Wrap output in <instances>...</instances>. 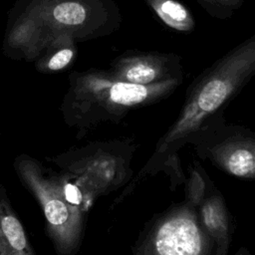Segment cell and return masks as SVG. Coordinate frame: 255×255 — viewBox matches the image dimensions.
I'll return each instance as SVG.
<instances>
[{"label": "cell", "instance_id": "6da1fadb", "mask_svg": "<svg viewBox=\"0 0 255 255\" xmlns=\"http://www.w3.org/2000/svg\"><path fill=\"white\" fill-rule=\"evenodd\" d=\"M255 73V35L230 50L194 79L182 110L161 138L157 151L196 131L250 81Z\"/></svg>", "mask_w": 255, "mask_h": 255}, {"label": "cell", "instance_id": "7a4b0ae2", "mask_svg": "<svg viewBox=\"0 0 255 255\" xmlns=\"http://www.w3.org/2000/svg\"><path fill=\"white\" fill-rule=\"evenodd\" d=\"M64 98L63 111L72 122L120 119L128 111L154 104L170 96L183 79L152 85H136L114 78L108 70L73 71Z\"/></svg>", "mask_w": 255, "mask_h": 255}, {"label": "cell", "instance_id": "3957f363", "mask_svg": "<svg viewBox=\"0 0 255 255\" xmlns=\"http://www.w3.org/2000/svg\"><path fill=\"white\" fill-rule=\"evenodd\" d=\"M24 13L53 36L68 34L76 42L109 36L120 29L123 20L114 0H31Z\"/></svg>", "mask_w": 255, "mask_h": 255}, {"label": "cell", "instance_id": "277c9868", "mask_svg": "<svg viewBox=\"0 0 255 255\" xmlns=\"http://www.w3.org/2000/svg\"><path fill=\"white\" fill-rule=\"evenodd\" d=\"M15 169L42 207L55 248L61 255H70L80 242V207L67 200L61 179L47 176L35 159L26 155L19 156L15 160Z\"/></svg>", "mask_w": 255, "mask_h": 255}, {"label": "cell", "instance_id": "5b68a950", "mask_svg": "<svg viewBox=\"0 0 255 255\" xmlns=\"http://www.w3.org/2000/svg\"><path fill=\"white\" fill-rule=\"evenodd\" d=\"M210 241L194 210L181 206L155 225L143 255H211Z\"/></svg>", "mask_w": 255, "mask_h": 255}, {"label": "cell", "instance_id": "8992f818", "mask_svg": "<svg viewBox=\"0 0 255 255\" xmlns=\"http://www.w3.org/2000/svg\"><path fill=\"white\" fill-rule=\"evenodd\" d=\"M181 60L174 53L128 50L115 58L107 70L119 81L145 86L183 79Z\"/></svg>", "mask_w": 255, "mask_h": 255}, {"label": "cell", "instance_id": "52a82bcc", "mask_svg": "<svg viewBox=\"0 0 255 255\" xmlns=\"http://www.w3.org/2000/svg\"><path fill=\"white\" fill-rule=\"evenodd\" d=\"M0 255H36L2 185H0Z\"/></svg>", "mask_w": 255, "mask_h": 255}, {"label": "cell", "instance_id": "ba28073f", "mask_svg": "<svg viewBox=\"0 0 255 255\" xmlns=\"http://www.w3.org/2000/svg\"><path fill=\"white\" fill-rule=\"evenodd\" d=\"M53 35L34 17L23 13L8 34V45L26 60H35Z\"/></svg>", "mask_w": 255, "mask_h": 255}, {"label": "cell", "instance_id": "9c48e42d", "mask_svg": "<svg viewBox=\"0 0 255 255\" xmlns=\"http://www.w3.org/2000/svg\"><path fill=\"white\" fill-rule=\"evenodd\" d=\"M213 158L228 173L241 178H254L255 153L252 140L237 139L217 145Z\"/></svg>", "mask_w": 255, "mask_h": 255}, {"label": "cell", "instance_id": "30bf717a", "mask_svg": "<svg viewBox=\"0 0 255 255\" xmlns=\"http://www.w3.org/2000/svg\"><path fill=\"white\" fill-rule=\"evenodd\" d=\"M199 221L207 235L216 243V255H225L229 242L227 211L219 195H211L200 203Z\"/></svg>", "mask_w": 255, "mask_h": 255}, {"label": "cell", "instance_id": "8fae6325", "mask_svg": "<svg viewBox=\"0 0 255 255\" xmlns=\"http://www.w3.org/2000/svg\"><path fill=\"white\" fill-rule=\"evenodd\" d=\"M78 55L77 42L68 34H56L37 58L36 68L45 74L59 73L70 68Z\"/></svg>", "mask_w": 255, "mask_h": 255}, {"label": "cell", "instance_id": "7c38bea8", "mask_svg": "<svg viewBox=\"0 0 255 255\" xmlns=\"http://www.w3.org/2000/svg\"><path fill=\"white\" fill-rule=\"evenodd\" d=\"M151 11L169 28L190 33L195 28V20L189 9L177 0H144Z\"/></svg>", "mask_w": 255, "mask_h": 255}, {"label": "cell", "instance_id": "4fadbf2b", "mask_svg": "<svg viewBox=\"0 0 255 255\" xmlns=\"http://www.w3.org/2000/svg\"><path fill=\"white\" fill-rule=\"evenodd\" d=\"M200 6L213 18L220 20L233 16L241 8L244 0H196Z\"/></svg>", "mask_w": 255, "mask_h": 255}, {"label": "cell", "instance_id": "5bb4252c", "mask_svg": "<svg viewBox=\"0 0 255 255\" xmlns=\"http://www.w3.org/2000/svg\"><path fill=\"white\" fill-rule=\"evenodd\" d=\"M190 185H189V195L191 198L192 203H200V200L202 198L203 190H204V184L203 180L200 177L199 174H197L195 171L192 172V176L190 178Z\"/></svg>", "mask_w": 255, "mask_h": 255}, {"label": "cell", "instance_id": "9a60e30c", "mask_svg": "<svg viewBox=\"0 0 255 255\" xmlns=\"http://www.w3.org/2000/svg\"><path fill=\"white\" fill-rule=\"evenodd\" d=\"M236 255H242V253H239V252H238Z\"/></svg>", "mask_w": 255, "mask_h": 255}]
</instances>
